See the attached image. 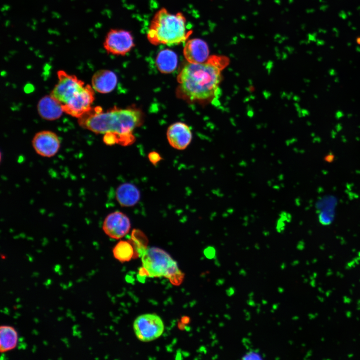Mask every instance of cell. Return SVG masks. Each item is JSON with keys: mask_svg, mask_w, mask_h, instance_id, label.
<instances>
[{"mask_svg": "<svg viewBox=\"0 0 360 360\" xmlns=\"http://www.w3.org/2000/svg\"><path fill=\"white\" fill-rule=\"evenodd\" d=\"M227 64L224 58L210 56L202 63H190L179 73L177 80L182 96L192 101L208 100L214 96Z\"/></svg>", "mask_w": 360, "mask_h": 360, "instance_id": "obj_1", "label": "cell"}, {"mask_svg": "<svg viewBox=\"0 0 360 360\" xmlns=\"http://www.w3.org/2000/svg\"><path fill=\"white\" fill-rule=\"evenodd\" d=\"M142 114L134 108H114L103 112L100 107L92 108L78 118L80 125L96 134L114 136L116 143L126 145L133 142L132 132L142 123Z\"/></svg>", "mask_w": 360, "mask_h": 360, "instance_id": "obj_2", "label": "cell"}, {"mask_svg": "<svg viewBox=\"0 0 360 360\" xmlns=\"http://www.w3.org/2000/svg\"><path fill=\"white\" fill-rule=\"evenodd\" d=\"M192 33L186 30V18L182 13L173 14L162 8L152 18L147 38L154 45L172 46L186 42Z\"/></svg>", "mask_w": 360, "mask_h": 360, "instance_id": "obj_3", "label": "cell"}, {"mask_svg": "<svg viewBox=\"0 0 360 360\" xmlns=\"http://www.w3.org/2000/svg\"><path fill=\"white\" fill-rule=\"evenodd\" d=\"M142 262L144 274L149 277H165L176 284L182 280V274L176 262L162 249L147 248L142 256Z\"/></svg>", "mask_w": 360, "mask_h": 360, "instance_id": "obj_4", "label": "cell"}, {"mask_svg": "<svg viewBox=\"0 0 360 360\" xmlns=\"http://www.w3.org/2000/svg\"><path fill=\"white\" fill-rule=\"evenodd\" d=\"M57 75L58 82L50 95L62 106L74 101L85 90L86 85L76 76L62 70L58 71Z\"/></svg>", "mask_w": 360, "mask_h": 360, "instance_id": "obj_5", "label": "cell"}, {"mask_svg": "<svg viewBox=\"0 0 360 360\" xmlns=\"http://www.w3.org/2000/svg\"><path fill=\"white\" fill-rule=\"evenodd\" d=\"M133 328L136 338L140 340L149 342L161 336L164 330V324L158 315L146 314L136 318Z\"/></svg>", "mask_w": 360, "mask_h": 360, "instance_id": "obj_6", "label": "cell"}, {"mask_svg": "<svg viewBox=\"0 0 360 360\" xmlns=\"http://www.w3.org/2000/svg\"><path fill=\"white\" fill-rule=\"evenodd\" d=\"M130 32L122 29H111L104 38V46L106 52L114 55L124 56L134 46Z\"/></svg>", "mask_w": 360, "mask_h": 360, "instance_id": "obj_7", "label": "cell"}, {"mask_svg": "<svg viewBox=\"0 0 360 360\" xmlns=\"http://www.w3.org/2000/svg\"><path fill=\"white\" fill-rule=\"evenodd\" d=\"M104 232L114 239H120L126 236L130 228L129 218L124 213L116 211L108 214L102 226Z\"/></svg>", "mask_w": 360, "mask_h": 360, "instance_id": "obj_8", "label": "cell"}, {"mask_svg": "<svg viewBox=\"0 0 360 360\" xmlns=\"http://www.w3.org/2000/svg\"><path fill=\"white\" fill-rule=\"evenodd\" d=\"M60 142L58 136L49 130L40 132L32 140V145L36 152L40 156L50 158L58 151Z\"/></svg>", "mask_w": 360, "mask_h": 360, "instance_id": "obj_9", "label": "cell"}, {"mask_svg": "<svg viewBox=\"0 0 360 360\" xmlns=\"http://www.w3.org/2000/svg\"><path fill=\"white\" fill-rule=\"evenodd\" d=\"M184 55L190 63L198 64L206 62L210 58L207 44L200 38L187 40L184 48Z\"/></svg>", "mask_w": 360, "mask_h": 360, "instance_id": "obj_10", "label": "cell"}, {"mask_svg": "<svg viewBox=\"0 0 360 360\" xmlns=\"http://www.w3.org/2000/svg\"><path fill=\"white\" fill-rule=\"evenodd\" d=\"M167 138L169 144L173 148L181 150L186 148L190 144L192 134L186 124L178 122L168 127Z\"/></svg>", "mask_w": 360, "mask_h": 360, "instance_id": "obj_11", "label": "cell"}, {"mask_svg": "<svg viewBox=\"0 0 360 360\" xmlns=\"http://www.w3.org/2000/svg\"><path fill=\"white\" fill-rule=\"evenodd\" d=\"M37 110L40 117L48 120L59 118L64 112L60 103L50 94L42 97L39 100Z\"/></svg>", "mask_w": 360, "mask_h": 360, "instance_id": "obj_12", "label": "cell"}, {"mask_svg": "<svg viewBox=\"0 0 360 360\" xmlns=\"http://www.w3.org/2000/svg\"><path fill=\"white\" fill-rule=\"evenodd\" d=\"M92 84V88L96 92L108 93L114 89L117 84V76L111 70H100L93 74Z\"/></svg>", "mask_w": 360, "mask_h": 360, "instance_id": "obj_13", "label": "cell"}, {"mask_svg": "<svg viewBox=\"0 0 360 360\" xmlns=\"http://www.w3.org/2000/svg\"><path fill=\"white\" fill-rule=\"evenodd\" d=\"M116 199L119 204L126 207L135 205L140 199V192L137 187L130 183L120 185L116 193Z\"/></svg>", "mask_w": 360, "mask_h": 360, "instance_id": "obj_14", "label": "cell"}, {"mask_svg": "<svg viewBox=\"0 0 360 360\" xmlns=\"http://www.w3.org/2000/svg\"><path fill=\"white\" fill-rule=\"evenodd\" d=\"M156 60V66L162 73L172 72L177 66V55L170 49H165L160 52Z\"/></svg>", "mask_w": 360, "mask_h": 360, "instance_id": "obj_15", "label": "cell"}, {"mask_svg": "<svg viewBox=\"0 0 360 360\" xmlns=\"http://www.w3.org/2000/svg\"><path fill=\"white\" fill-rule=\"evenodd\" d=\"M18 334L15 328L10 326L0 327V352H6L14 349L18 343Z\"/></svg>", "mask_w": 360, "mask_h": 360, "instance_id": "obj_16", "label": "cell"}, {"mask_svg": "<svg viewBox=\"0 0 360 360\" xmlns=\"http://www.w3.org/2000/svg\"><path fill=\"white\" fill-rule=\"evenodd\" d=\"M114 257L121 262L129 261L134 256V248L130 240H120L112 250Z\"/></svg>", "mask_w": 360, "mask_h": 360, "instance_id": "obj_17", "label": "cell"}, {"mask_svg": "<svg viewBox=\"0 0 360 360\" xmlns=\"http://www.w3.org/2000/svg\"><path fill=\"white\" fill-rule=\"evenodd\" d=\"M129 240L134 248V256H142L147 249L148 242V238L144 233L139 230L134 229Z\"/></svg>", "mask_w": 360, "mask_h": 360, "instance_id": "obj_18", "label": "cell"}, {"mask_svg": "<svg viewBox=\"0 0 360 360\" xmlns=\"http://www.w3.org/2000/svg\"><path fill=\"white\" fill-rule=\"evenodd\" d=\"M243 360H262V358L260 354L256 352L251 351L244 354L242 358Z\"/></svg>", "mask_w": 360, "mask_h": 360, "instance_id": "obj_19", "label": "cell"}, {"mask_svg": "<svg viewBox=\"0 0 360 360\" xmlns=\"http://www.w3.org/2000/svg\"><path fill=\"white\" fill-rule=\"evenodd\" d=\"M149 160L154 165H156L162 159L160 156L156 152H151L148 156Z\"/></svg>", "mask_w": 360, "mask_h": 360, "instance_id": "obj_20", "label": "cell"}]
</instances>
